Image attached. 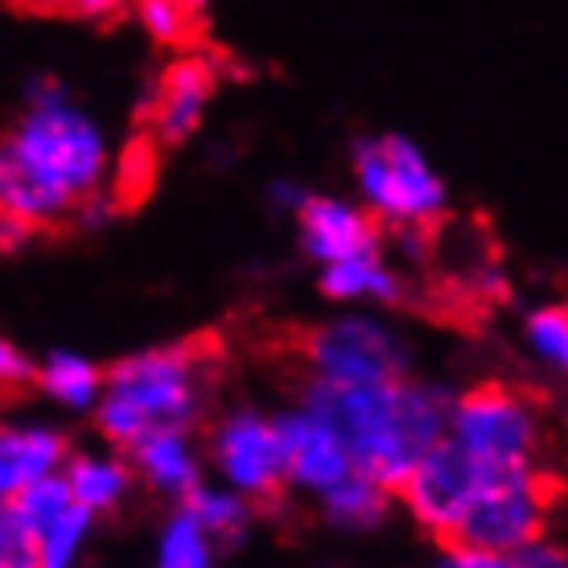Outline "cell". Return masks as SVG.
Instances as JSON below:
<instances>
[{
	"mask_svg": "<svg viewBox=\"0 0 568 568\" xmlns=\"http://www.w3.org/2000/svg\"><path fill=\"white\" fill-rule=\"evenodd\" d=\"M317 288H322V297L338 301V305H399L404 301V281L384 260V252L322 264Z\"/></svg>",
	"mask_w": 568,
	"mask_h": 568,
	"instance_id": "obj_16",
	"label": "cell"
},
{
	"mask_svg": "<svg viewBox=\"0 0 568 568\" xmlns=\"http://www.w3.org/2000/svg\"><path fill=\"white\" fill-rule=\"evenodd\" d=\"M0 568H38L33 565V536L17 524L9 503H0Z\"/></svg>",
	"mask_w": 568,
	"mask_h": 568,
	"instance_id": "obj_25",
	"label": "cell"
},
{
	"mask_svg": "<svg viewBox=\"0 0 568 568\" xmlns=\"http://www.w3.org/2000/svg\"><path fill=\"white\" fill-rule=\"evenodd\" d=\"M50 4L71 17H112L120 9H129L132 0H50Z\"/></svg>",
	"mask_w": 568,
	"mask_h": 568,
	"instance_id": "obj_29",
	"label": "cell"
},
{
	"mask_svg": "<svg viewBox=\"0 0 568 568\" xmlns=\"http://www.w3.org/2000/svg\"><path fill=\"white\" fill-rule=\"evenodd\" d=\"M293 219H297L301 252H305L313 264H334V260L384 252L379 223L367 214V206H355V202H346V199L310 194V199L297 206Z\"/></svg>",
	"mask_w": 568,
	"mask_h": 568,
	"instance_id": "obj_11",
	"label": "cell"
},
{
	"mask_svg": "<svg viewBox=\"0 0 568 568\" xmlns=\"http://www.w3.org/2000/svg\"><path fill=\"white\" fill-rule=\"evenodd\" d=\"M33 235H38V227H33V223H26V219H17V214L0 211V252H17V247H26Z\"/></svg>",
	"mask_w": 568,
	"mask_h": 568,
	"instance_id": "obj_30",
	"label": "cell"
},
{
	"mask_svg": "<svg viewBox=\"0 0 568 568\" xmlns=\"http://www.w3.org/2000/svg\"><path fill=\"white\" fill-rule=\"evenodd\" d=\"M219 74L206 58H182L173 62L170 74L161 79L153 100V136L161 144H182L194 136L206 115V103L214 95Z\"/></svg>",
	"mask_w": 568,
	"mask_h": 568,
	"instance_id": "obj_14",
	"label": "cell"
},
{
	"mask_svg": "<svg viewBox=\"0 0 568 568\" xmlns=\"http://www.w3.org/2000/svg\"><path fill=\"white\" fill-rule=\"evenodd\" d=\"M33 384L62 413L91 416V408L100 404V392H103V367H95L79 351H50L33 367Z\"/></svg>",
	"mask_w": 568,
	"mask_h": 568,
	"instance_id": "obj_18",
	"label": "cell"
},
{
	"mask_svg": "<svg viewBox=\"0 0 568 568\" xmlns=\"http://www.w3.org/2000/svg\"><path fill=\"white\" fill-rule=\"evenodd\" d=\"M182 4H185V9H190V13H194V17H199L202 9H206V4H211V0H182Z\"/></svg>",
	"mask_w": 568,
	"mask_h": 568,
	"instance_id": "obj_32",
	"label": "cell"
},
{
	"mask_svg": "<svg viewBox=\"0 0 568 568\" xmlns=\"http://www.w3.org/2000/svg\"><path fill=\"white\" fill-rule=\"evenodd\" d=\"M317 511L329 527L338 531H351V536H363V531H375L384 527L396 511V495L387 486L371 483L363 474H346L342 483H334L329 490L317 495Z\"/></svg>",
	"mask_w": 568,
	"mask_h": 568,
	"instance_id": "obj_17",
	"label": "cell"
},
{
	"mask_svg": "<svg viewBox=\"0 0 568 568\" xmlns=\"http://www.w3.org/2000/svg\"><path fill=\"white\" fill-rule=\"evenodd\" d=\"M305 199H310V190H305L301 182H293V178H276V182L268 185V202L276 206V211L297 214V206Z\"/></svg>",
	"mask_w": 568,
	"mask_h": 568,
	"instance_id": "obj_31",
	"label": "cell"
},
{
	"mask_svg": "<svg viewBox=\"0 0 568 568\" xmlns=\"http://www.w3.org/2000/svg\"><path fill=\"white\" fill-rule=\"evenodd\" d=\"M29 108L0 141V211L42 231L100 194L108 178V136L54 74L26 87Z\"/></svg>",
	"mask_w": 568,
	"mask_h": 568,
	"instance_id": "obj_1",
	"label": "cell"
},
{
	"mask_svg": "<svg viewBox=\"0 0 568 568\" xmlns=\"http://www.w3.org/2000/svg\"><path fill=\"white\" fill-rule=\"evenodd\" d=\"M511 568H568V556H565V548L556 540H531V544H524V548H515L511 556Z\"/></svg>",
	"mask_w": 568,
	"mask_h": 568,
	"instance_id": "obj_27",
	"label": "cell"
},
{
	"mask_svg": "<svg viewBox=\"0 0 568 568\" xmlns=\"http://www.w3.org/2000/svg\"><path fill=\"white\" fill-rule=\"evenodd\" d=\"M556 498H560V483L544 466L490 469L454 540L511 556L515 548L548 536Z\"/></svg>",
	"mask_w": 568,
	"mask_h": 568,
	"instance_id": "obj_7",
	"label": "cell"
},
{
	"mask_svg": "<svg viewBox=\"0 0 568 568\" xmlns=\"http://www.w3.org/2000/svg\"><path fill=\"white\" fill-rule=\"evenodd\" d=\"M297 355L317 384H379L413 375V342L384 313H342L301 334Z\"/></svg>",
	"mask_w": 568,
	"mask_h": 568,
	"instance_id": "obj_6",
	"label": "cell"
},
{
	"mask_svg": "<svg viewBox=\"0 0 568 568\" xmlns=\"http://www.w3.org/2000/svg\"><path fill=\"white\" fill-rule=\"evenodd\" d=\"M182 507L194 515V524H199L219 548H240V544L252 536L256 511H260L256 503L243 498L240 490H231V486H223V483H206V478L182 498Z\"/></svg>",
	"mask_w": 568,
	"mask_h": 568,
	"instance_id": "obj_19",
	"label": "cell"
},
{
	"mask_svg": "<svg viewBox=\"0 0 568 568\" xmlns=\"http://www.w3.org/2000/svg\"><path fill=\"white\" fill-rule=\"evenodd\" d=\"M219 556L223 548L194 524V515L185 511L182 503L156 527L153 568H219Z\"/></svg>",
	"mask_w": 568,
	"mask_h": 568,
	"instance_id": "obj_20",
	"label": "cell"
},
{
	"mask_svg": "<svg viewBox=\"0 0 568 568\" xmlns=\"http://www.w3.org/2000/svg\"><path fill=\"white\" fill-rule=\"evenodd\" d=\"M211 351H202L199 342L149 346L103 371V392L91 420L103 445L124 454L153 428H194L211 404Z\"/></svg>",
	"mask_w": 568,
	"mask_h": 568,
	"instance_id": "obj_3",
	"label": "cell"
},
{
	"mask_svg": "<svg viewBox=\"0 0 568 568\" xmlns=\"http://www.w3.org/2000/svg\"><path fill=\"white\" fill-rule=\"evenodd\" d=\"M132 9L156 42H185V33L194 29V13L182 0H132Z\"/></svg>",
	"mask_w": 568,
	"mask_h": 568,
	"instance_id": "obj_24",
	"label": "cell"
},
{
	"mask_svg": "<svg viewBox=\"0 0 568 568\" xmlns=\"http://www.w3.org/2000/svg\"><path fill=\"white\" fill-rule=\"evenodd\" d=\"M95 536V515L83 507H67L54 524H45L33 536V565L38 568H79L87 544Z\"/></svg>",
	"mask_w": 568,
	"mask_h": 568,
	"instance_id": "obj_21",
	"label": "cell"
},
{
	"mask_svg": "<svg viewBox=\"0 0 568 568\" xmlns=\"http://www.w3.org/2000/svg\"><path fill=\"white\" fill-rule=\"evenodd\" d=\"M355 182L371 219L396 231H425L449 202V190L428 165L425 149L399 132L355 144Z\"/></svg>",
	"mask_w": 568,
	"mask_h": 568,
	"instance_id": "obj_5",
	"label": "cell"
},
{
	"mask_svg": "<svg viewBox=\"0 0 568 568\" xmlns=\"http://www.w3.org/2000/svg\"><path fill=\"white\" fill-rule=\"evenodd\" d=\"M486 474L474 457H466L449 437H440L437 445H428L420 462H416L404 483L396 486V503L408 511L420 531L433 544H445L457 536V527L466 519L474 495L483 490Z\"/></svg>",
	"mask_w": 568,
	"mask_h": 568,
	"instance_id": "obj_9",
	"label": "cell"
},
{
	"mask_svg": "<svg viewBox=\"0 0 568 568\" xmlns=\"http://www.w3.org/2000/svg\"><path fill=\"white\" fill-rule=\"evenodd\" d=\"M433 568H511V560H507L503 552L478 548V544L445 540V544H437V560H433Z\"/></svg>",
	"mask_w": 568,
	"mask_h": 568,
	"instance_id": "obj_26",
	"label": "cell"
},
{
	"mask_svg": "<svg viewBox=\"0 0 568 568\" xmlns=\"http://www.w3.org/2000/svg\"><path fill=\"white\" fill-rule=\"evenodd\" d=\"M58 474H62V483L71 490L74 507L91 511L95 519L120 511L132 498V490H136V474H132L129 454H120L112 445L108 449H71Z\"/></svg>",
	"mask_w": 568,
	"mask_h": 568,
	"instance_id": "obj_15",
	"label": "cell"
},
{
	"mask_svg": "<svg viewBox=\"0 0 568 568\" xmlns=\"http://www.w3.org/2000/svg\"><path fill=\"white\" fill-rule=\"evenodd\" d=\"M524 346L540 367H568V310L565 305H540L524 317Z\"/></svg>",
	"mask_w": 568,
	"mask_h": 568,
	"instance_id": "obj_23",
	"label": "cell"
},
{
	"mask_svg": "<svg viewBox=\"0 0 568 568\" xmlns=\"http://www.w3.org/2000/svg\"><path fill=\"white\" fill-rule=\"evenodd\" d=\"M67 507H71V490H67V483H62V474L33 478V483L21 486V490L9 498V511L17 515V524L26 527L29 536H38L45 524H54Z\"/></svg>",
	"mask_w": 568,
	"mask_h": 568,
	"instance_id": "obj_22",
	"label": "cell"
},
{
	"mask_svg": "<svg viewBox=\"0 0 568 568\" xmlns=\"http://www.w3.org/2000/svg\"><path fill=\"white\" fill-rule=\"evenodd\" d=\"M71 454L67 433L42 420H0V503L29 486L33 478L58 474Z\"/></svg>",
	"mask_w": 568,
	"mask_h": 568,
	"instance_id": "obj_13",
	"label": "cell"
},
{
	"mask_svg": "<svg viewBox=\"0 0 568 568\" xmlns=\"http://www.w3.org/2000/svg\"><path fill=\"white\" fill-rule=\"evenodd\" d=\"M124 454L132 462L136 483L173 503H182L206 478V457H202V440L194 437V428H153L141 440H132Z\"/></svg>",
	"mask_w": 568,
	"mask_h": 568,
	"instance_id": "obj_12",
	"label": "cell"
},
{
	"mask_svg": "<svg viewBox=\"0 0 568 568\" xmlns=\"http://www.w3.org/2000/svg\"><path fill=\"white\" fill-rule=\"evenodd\" d=\"M202 457H206L214 483L240 490L256 507H276L288 490L281 433H276L272 413L264 408L240 404V408L214 416V425L206 428V440H202Z\"/></svg>",
	"mask_w": 568,
	"mask_h": 568,
	"instance_id": "obj_8",
	"label": "cell"
},
{
	"mask_svg": "<svg viewBox=\"0 0 568 568\" xmlns=\"http://www.w3.org/2000/svg\"><path fill=\"white\" fill-rule=\"evenodd\" d=\"M305 404L326 413L346 440L351 469L396 495L404 474L420 462L428 445L445 437L449 392L440 384L399 375L379 384H317L305 379Z\"/></svg>",
	"mask_w": 568,
	"mask_h": 568,
	"instance_id": "obj_2",
	"label": "cell"
},
{
	"mask_svg": "<svg viewBox=\"0 0 568 568\" xmlns=\"http://www.w3.org/2000/svg\"><path fill=\"white\" fill-rule=\"evenodd\" d=\"M272 420H276V433H281L288 490L317 498L322 490H329V486L351 474L346 440H342V433L326 413H317L313 404L301 399L293 408L272 413Z\"/></svg>",
	"mask_w": 568,
	"mask_h": 568,
	"instance_id": "obj_10",
	"label": "cell"
},
{
	"mask_svg": "<svg viewBox=\"0 0 568 568\" xmlns=\"http://www.w3.org/2000/svg\"><path fill=\"white\" fill-rule=\"evenodd\" d=\"M21 384H33V363L9 338H0V396L17 392Z\"/></svg>",
	"mask_w": 568,
	"mask_h": 568,
	"instance_id": "obj_28",
	"label": "cell"
},
{
	"mask_svg": "<svg viewBox=\"0 0 568 568\" xmlns=\"http://www.w3.org/2000/svg\"><path fill=\"white\" fill-rule=\"evenodd\" d=\"M445 437L483 469L540 466L548 420L544 404L524 387L474 384L449 399Z\"/></svg>",
	"mask_w": 568,
	"mask_h": 568,
	"instance_id": "obj_4",
	"label": "cell"
}]
</instances>
